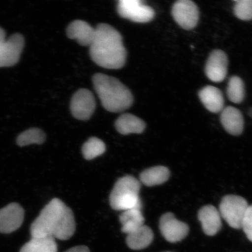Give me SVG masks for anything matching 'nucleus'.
I'll use <instances>...</instances> for the list:
<instances>
[{
	"mask_svg": "<svg viewBox=\"0 0 252 252\" xmlns=\"http://www.w3.org/2000/svg\"><path fill=\"white\" fill-rule=\"evenodd\" d=\"M75 222L70 208L54 198L43 208L31 226L32 238H52L68 240L74 235Z\"/></svg>",
	"mask_w": 252,
	"mask_h": 252,
	"instance_id": "obj_1",
	"label": "nucleus"
},
{
	"mask_svg": "<svg viewBox=\"0 0 252 252\" xmlns=\"http://www.w3.org/2000/svg\"><path fill=\"white\" fill-rule=\"evenodd\" d=\"M90 54L97 65L112 70L124 67L127 58L121 33L106 24H100L95 28V34L90 46Z\"/></svg>",
	"mask_w": 252,
	"mask_h": 252,
	"instance_id": "obj_2",
	"label": "nucleus"
},
{
	"mask_svg": "<svg viewBox=\"0 0 252 252\" xmlns=\"http://www.w3.org/2000/svg\"><path fill=\"white\" fill-rule=\"evenodd\" d=\"M93 82L102 105L108 111L113 113L124 112L133 105V94L118 79L97 73L94 75Z\"/></svg>",
	"mask_w": 252,
	"mask_h": 252,
	"instance_id": "obj_3",
	"label": "nucleus"
},
{
	"mask_svg": "<svg viewBox=\"0 0 252 252\" xmlns=\"http://www.w3.org/2000/svg\"><path fill=\"white\" fill-rule=\"evenodd\" d=\"M140 189V182L133 176L128 175L120 178L110 193V206L113 210L124 212L133 209L141 210Z\"/></svg>",
	"mask_w": 252,
	"mask_h": 252,
	"instance_id": "obj_4",
	"label": "nucleus"
},
{
	"mask_svg": "<svg viewBox=\"0 0 252 252\" xmlns=\"http://www.w3.org/2000/svg\"><path fill=\"white\" fill-rule=\"evenodd\" d=\"M248 207V203L244 198L236 195H227L220 203L219 212L220 217L231 227L241 229Z\"/></svg>",
	"mask_w": 252,
	"mask_h": 252,
	"instance_id": "obj_5",
	"label": "nucleus"
},
{
	"mask_svg": "<svg viewBox=\"0 0 252 252\" xmlns=\"http://www.w3.org/2000/svg\"><path fill=\"white\" fill-rule=\"evenodd\" d=\"M24 37L15 33L6 39L5 32L0 27V68L11 67L20 61L24 47Z\"/></svg>",
	"mask_w": 252,
	"mask_h": 252,
	"instance_id": "obj_6",
	"label": "nucleus"
},
{
	"mask_svg": "<svg viewBox=\"0 0 252 252\" xmlns=\"http://www.w3.org/2000/svg\"><path fill=\"white\" fill-rule=\"evenodd\" d=\"M118 12L121 17L137 23H147L155 17V11L140 0H120Z\"/></svg>",
	"mask_w": 252,
	"mask_h": 252,
	"instance_id": "obj_7",
	"label": "nucleus"
},
{
	"mask_svg": "<svg viewBox=\"0 0 252 252\" xmlns=\"http://www.w3.org/2000/svg\"><path fill=\"white\" fill-rule=\"evenodd\" d=\"M172 14L176 23L186 30L197 26L199 20L197 5L190 0H179L173 5Z\"/></svg>",
	"mask_w": 252,
	"mask_h": 252,
	"instance_id": "obj_8",
	"label": "nucleus"
},
{
	"mask_svg": "<svg viewBox=\"0 0 252 252\" xmlns=\"http://www.w3.org/2000/svg\"><path fill=\"white\" fill-rule=\"evenodd\" d=\"M96 108V101L91 91L81 88L72 96L70 103L71 114L80 121H88Z\"/></svg>",
	"mask_w": 252,
	"mask_h": 252,
	"instance_id": "obj_9",
	"label": "nucleus"
},
{
	"mask_svg": "<svg viewBox=\"0 0 252 252\" xmlns=\"http://www.w3.org/2000/svg\"><path fill=\"white\" fill-rule=\"evenodd\" d=\"M159 228L163 237L172 243L182 241L189 231L187 223L176 219L172 213H165L160 217Z\"/></svg>",
	"mask_w": 252,
	"mask_h": 252,
	"instance_id": "obj_10",
	"label": "nucleus"
},
{
	"mask_svg": "<svg viewBox=\"0 0 252 252\" xmlns=\"http://www.w3.org/2000/svg\"><path fill=\"white\" fill-rule=\"evenodd\" d=\"M228 67L227 55L221 50H215L211 53L207 60L205 72L210 80L220 83L226 78Z\"/></svg>",
	"mask_w": 252,
	"mask_h": 252,
	"instance_id": "obj_11",
	"label": "nucleus"
},
{
	"mask_svg": "<svg viewBox=\"0 0 252 252\" xmlns=\"http://www.w3.org/2000/svg\"><path fill=\"white\" fill-rule=\"evenodd\" d=\"M24 219V210L20 204L11 203L0 210V232L9 234L20 227Z\"/></svg>",
	"mask_w": 252,
	"mask_h": 252,
	"instance_id": "obj_12",
	"label": "nucleus"
},
{
	"mask_svg": "<svg viewBox=\"0 0 252 252\" xmlns=\"http://www.w3.org/2000/svg\"><path fill=\"white\" fill-rule=\"evenodd\" d=\"M66 33L68 38L76 40L81 46H90L95 34V28L86 21L75 20L69 24Z\"/></svg>",
	"mask_w": 252,
	"mask_h": 252,
	"instance_id": "obj_13",
	"label": "nucleus"
},
{
	"mask_svg": "<svg viewBox=\"0 0 252 252\" xmlns=\"http://www.w3.org/2000/svg\"><path fill=\"white\" fill-rule=\"evenodd\" d=\"M203 231L207 235L213 236L221 228V217L219 210L212 205L201 208L198 214Z\"/></svg>",
	"mask_w": 252,
	"mask_h": 252,
	"instance_id": "obj_14",
	"label": "nucleus"
},
{
	"mask_svg": "<svg viewBox=\"0 0 252 252\" xmlns=\"http://www.w3.org/2000/svg\"><path fill=\"white\" fill-rule=\"evenodd\" d=\"M220 122L228 133L233 135L241 134L244 128V120L241 112L232 106H227L221 111Z\"/></svg>",
	"mask_w": 252,
	"mask_h": 252,
	"instance_id": "obj_15",
	"label": "nucleus"
},
{
	"mask_svg": "<svg viewBox=\"0 0 252 252\" xmlns=\"http://www.w3.org/2000/svg\"><path fill=\"white\" fill-rule=\"evenodd\" d=\"M198 96L205 108L211 112H220L224 108V98L219 88L213 86L205 87L200 91Z\"/></svg>",
	"mask_w": 252,
	"mask_h": 252,
	"instance_id": "obj_16",
	"label": "nucleus"
},
{
	"mask_svg": "<svg viewBox=\"0 0 252 252\" xmlns=\"http://www.w3.org/2000/svg\"><path fill=\"white\" fill-rule=\"evenodd\" d=\"M115 126L119 133L123 135L141 134L146 127L143 120L130 113H124L120 116L116 120Z\"/></svg>",
	"mask_w": 252,
	"mask_h": 252,
	"instance_id": "obj_17",
	"label": "nucleus"
},
{
	"mask_svg": "<svg viewBox=\"0 0 252 252\" xmlns=\"http://www.w3.org/2000/svg\"><path fill=\"white\" fill-rule=\"evenodd\" d=\"M154 234L149 226L143 225L130 234H127L126 243L133 250H142L147 248L153 242Z\"/></svg>",
	"mask_w": 252,
	"mask_h": 252,
	"instance_id": "obj_18",
	"label": "nucleus"
},
{
	"mask_svg": "<svg viewBox=\"0 0 252 252\" xmlns=\"http://www.w3.org/2000/svg\"><path fill=\"white\" fill-rule=\"evenodd\" d=\"M170 176L169 169L165 166H157L144 170L140 175L142 184L147 187L159 185L164 184Z\"/></svg>",
	"mask_w": 252,
	"mask_h": 252,
	"instance_id": "obj_19",
	"label": "nucleus"
},
{
	"mask_svg": "<svg viewBox=\"0 0 252 252\" xmlns=\"http://www.w3.org/2000/svg\"><path fill=\"white\" fill-rule=\"evenodd\" d=\"M122 223V231L130 234L144 225L145 219L140 209H133L124 211L119 217Z\"/></svg>",
	"mask_w": 252,
	"mask_h": 252,
	"instance_id": "obj_20",
	"label": "nucleus"
},
{
	"mask_svg": "<svg viewBox=\"0 0 252 252\" xmlns=\"http://www.w3.org/2000/svg\"><path fill=\"white\" fill-rule=\"evenodd\" d=\"M20 252H58V245L52 238H32Z\"/></svg>",
	"mask_w": 252,
	"mask_h": 252,
	"instance_id": "obj_21",
	"label": "nucleus"
},
{
	"mask_svg": "<svg viewBox=\"0 0 252 252\" xmlns=\"http://www.w3.org/2000/svg\"><path fill=\"white\" fill-rule=\"evenodd\" d=\"M46 140V134L38 128H31L18 135L17 143L19 146L25 147L32 144H42Z\"/></svg>",
	"mask_w": 252,
	"mask_h": 252,
	"instance_id": "obj_22",
	"label": "nucleus"
},
{
	"mask_svg": "<svg viewBox=\"0 0 252 252\" xmlns=\"http://www.w3.org/2000/svg\"><path fill=\"white\" fill-rule=\"evenodd\" d=\"M226 94L232 102L241 103L243 102L245 94V85L240 77L233 76L230 78Z\"/></svg>",
	"mask_w": 252,
	"mask_h": 252,
	"instance_id": "obj_23",
	"label": "nucleus"
},
{
	"mask_svg": "<svg viewBox=\"0 0 252 252\" xmlns=\"http://www.w3.org/2000/svg\"><path fill=\"white\" fill-rule=\"evenodd\" d=\"M106 146L103 142L96 137H91L82 148V153L87 160H91L102 155L105 152Z\"/></svg>",
	"mask_w": 252,
	"mask_h": 252,
	"instance_id": "obj_24",
	"label": "nucleus"
},
{
	"mask_svg": "<svg viewBox=\"0 0 252 252\" xmlns=\"http://www.w3.org/2000/svg\"><path fill=\"white\" fill-rule=\"evenodd\" d=\"M234 14L239 20H252V0H237L235 1Z\"/></svg>",
	"mask_w": 252,
	"mask_h": 252,
	"instance_id": "obj_25",
	"label": "nucleus"
},
{
	"mask_svg": "<svg viewBox=\"0 0 252 252\" xmlns=\"http://www.w3.org/2000/svg\"><path fill=\"white\" fill-rule=\"evenodd\" d=\"M242 228L243 229L247 238L252 242V205L249 206L242 222Z\"/></svg>",
	"mask_w": 252,
	"mask_h": 252,
	"instance_id": "obj_26",
	"label": "nucleus"
},
{
	"mask_svg": "<svg viewBox=\"0 0 252 252\" xmlns=\"http://www.w3.org/2000/svg\"><path fill=\"white\" fill-rule=\"evenodd\" d=\"M64 252H90V251L86 246H77V247L69 249Z\"/></svg>",
	"mask_w": 252,
	"mask_h": 252,
	"instance_id": "obj_27",
	"label": "nucleus"
},
{
	"mask_svg": "<svg viewBox=\"0 0 252 252\" xmlns=\"http://www.w3.org/2000/svg\"><path fill=\"white\" fill-rule=\"evenodd\" d=\"M250 114L251 116H252V109H251L250 110Z\"/></svg>",
	"mask_w": 252,
	"mask_h": 252,
	"instance_id": "obj_28",
	"label": "nucleus"
}]
</instances>
